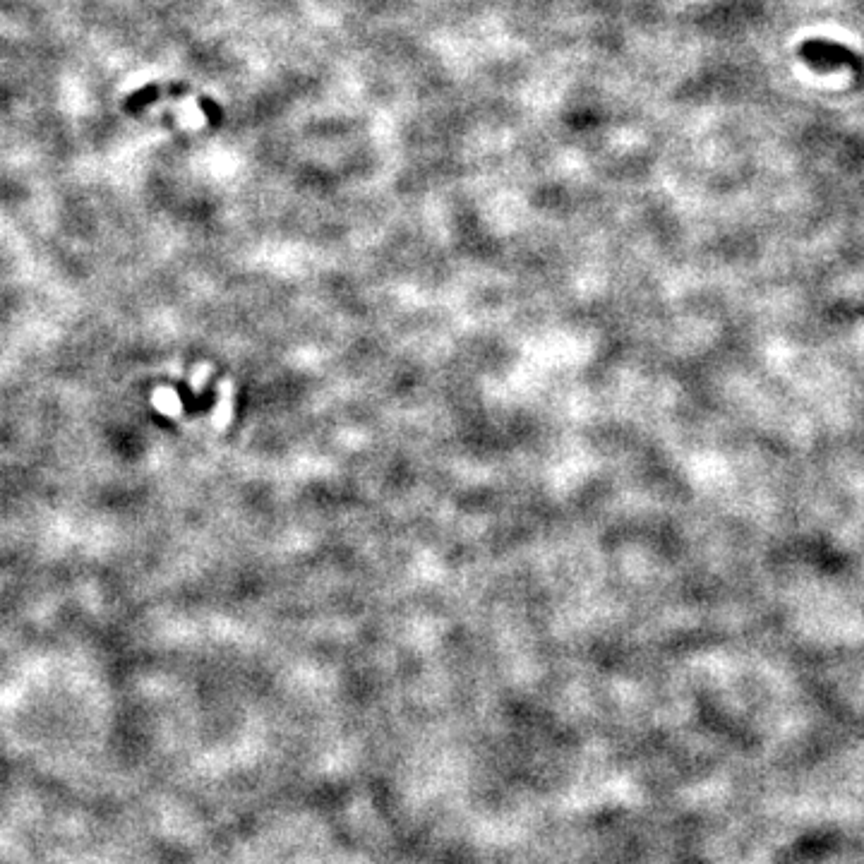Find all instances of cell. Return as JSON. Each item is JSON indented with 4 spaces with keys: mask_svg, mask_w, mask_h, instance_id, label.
<instances>
[{
    "mask_svg": "<svg viewBox=\"0 0 864 864\" xmlns=\"http://www.w3.org/2000/svg\"><path fill=\"white\" fill-rule=\"evenodd\" d=\"M231 416H233V382L224 380L221 382V389H219V406H216V411L212 416L214 428L224 430L228 420H231Z\"/></svg>",
    "mask_w": 864,
    "mask_h": 864,
    "instance_id": "1",
    "label": "cell"
},
{
    "mask_svg": "<svg viewBox=\"0 0 864 864\" xmlns=\"http://www.w3.org/2000/svg\"><path fill=\"white\" fill-rule=\"evenodd\" d=\"M152 404H154L156 411H161L164 416H178L180 413V396L168 387L154 389Z\"/></svg>",
    "mask_w": 864,
    "mask_h": 864,
    "instance_id": "2",
    "label": "cell"
},
{
    "mask_svg": "<svg viewBox=\"0 0 864 864\" xmlns=\"http://www.w3.org/2000/svg\"><path fill=\"white\" fill-rule=\"evenodd\" d=\"M209 375H212V365H209V363H200L195 370H192L190 387L195 389V392H200V389L204 387V382H207Z\"/></svg>",
    "mask_w": 864,
    "mask_h": 864,
    "instance_id": "3",
    "label": "cell"
}]
</instances>
